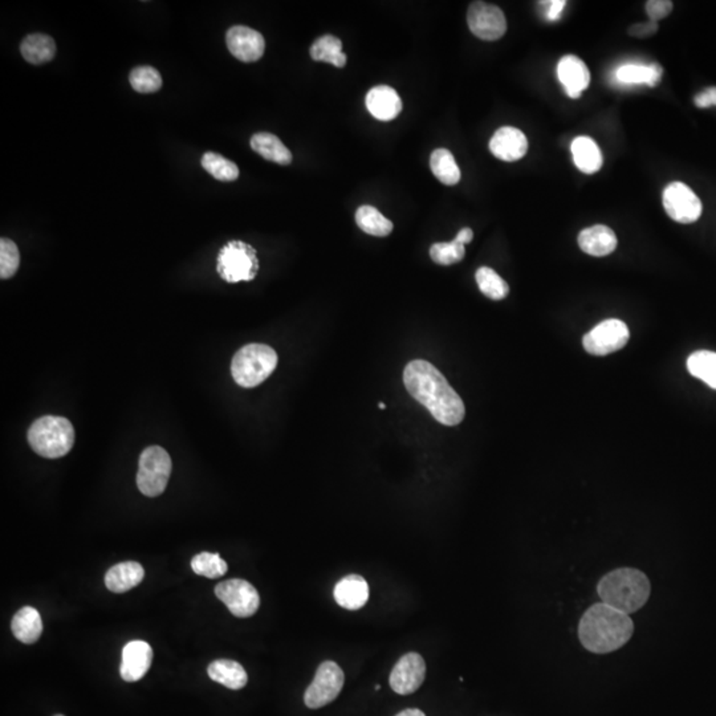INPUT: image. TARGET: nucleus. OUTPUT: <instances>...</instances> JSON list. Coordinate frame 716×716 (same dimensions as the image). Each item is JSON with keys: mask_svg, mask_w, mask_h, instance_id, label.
<instances>
[{"mask_svg": "<svg viewBox=\"0 0 716 716\" xmlns=\"http://www.w3.org/2000/svg\"><path fill=\"white\" fill-rule=\"evenodd\" d=\"M216 271L227 283L254 280L259 271L256 251L244 241H229L219 252Z\"/></svg>", "mask_w": 716, "mask_h": 716, "instance_id": "nucleus-6", "label": "nucleus"}, {"mask_svg": "<svg viewBox=\"0 0 716 716\" xmlns=\"http://www.w3.org/2000/svg\"><path fill=\"white\" fill-rule=\"evenodd\" d=\"M226 43L232 55L244 63H254L264 55V37L249 27H232L227 31Z\"/></svg>", "mask_w": 716, "mask_h": 716, "instance_id": "nucleus-14", "label": "nucleus"}, {"mask_svg": "<svg viewBox=\"0 0 716 716\" xmlns=\"http://www.w3.org/2000/svg\"><path fill=\"white\" fill-rule=\"evenodd\" d=\"M430 168L437 179L446 186H454L460 181V166L450 150H434L430 157Z\"/></svg>", "mask_w": 716, "mask_h": 716, "instance_id": "nucleus-29", "label": "nucleus"}, {"mask_svg": "<svg viewBox=\"0 0 716 716\" xmlns=\"http://www.w3.org/2000/svg\"><path fill=\"white\" fill-rule=\"evenodd\" d=\"M396 716H426L425 712H421L418 709H407L404 710V712H399L398 715Z\"/></svg>", "mask_w": 716, "mask_h": 716, "instance_id": "nucleus-43", "label": "nucleus"}, {"mask_svg": "<svg viewBox=\"0 0 716 716\" xmlns=\"http://www.w3.org/2000/svg\"><path fill=\"white\" fill-rule=\"evenodd\" d=\"M208 673L214 682L221 683L230 690H240L248 682V675L244 667L232 659L214 661L209 666Z\"/></svg>", "mask_w": 716, "mask_h": 716, "instance_id": "nucleus-25", "label": "nucleus"}, {"mask_svg": "<svg viewBox=\"0 0 716 716\" xmlns=\"http://www.w3.org/2000/svg\"><path fill=\"white\" fill-rule=\"evenodd\" d=\"M27 438L37 455L56 460L71 452L75 444V429L67 418L47 415L32 423Z\"/></svg>", "mask_w": 716, "mask_h": 716, "instance_id": "nucleus-4", "label": "nucleus"}, {"mask_svg": "<svg viewBox=\"0 0 716 716\" xmlns=\"http://www.w3.org/2000/svg\"><path fill=\"white\" fill-rule=\"evenodd\" d=\"M385 407H386V405H385V404H383V402H381V404H380V409H382V410H383V409H385Z\"/></svg>", "mask_w": 716, "mask_h": 716, "instance_id": "nucleus-44", "label": "nucleus"}, {"mask_svg": "<svg viewBox=\"0 0 716 716\" xmlns=\"http://www.w3.org/2000/svg\"><path fill=\"white\" fill-rule=\"evenodd\" d=\"M173 463L170 455L161 446H150L139 457L137 485L149 498L160 496L166 490L170 479Z\"/></svg>", "mask_w": 716, "mask_h": 716, "instance_id": "nucleus-7", "label": "nucleus"}, {"mask_svg": "<svg viewBox=\"0 0 716 716\" xmlns=\"http://www.w3.org/2000/svg\"><path fill=\"white\" fill-rule=\"evenodd\" d=\"M490 150L499 160L515 162L527 154L528 139L519 129L503 126L491 138Z\"/></svg>", "mask_w": 716, "mask_h": 716, "instance_id": "nucleus-16", "label": "nucleus"}, {"mask_svg": "<svg viewBox=\"0 0 716 716\" xmlns=\"http://www.w3.org/2000/svg\"><path fill=\"white\" fill-rule=\"evenodd\" d=\"M129 82L136 92L154 93L162 87V77L153 67H137L129 75Z\"/></svg>", "mask_w": 716, "mask_h": 716, "instance_id": "nucleus-35", "label": "nucleus"}, {"mask_svg": "<svg viewBox=\"0 0 716 716\" xmlns=\"http://www.w3.org/2000/svg\"><path fill=\"white\" fill-rule=\"evenodd\" d=\"M633 632L634 625L629 614L603 602L591 606L578 626V635L584 648L596 654L618 650L632 638Z\"/></svg>", "mask_w": 716, "mask_h": 716, "instance_id": "nucleus-2", "label": "nucleus"}, {"mask_svg": "<svg viewBox=\"0 0 716 716\" xmlns=\"http://www.w3.org/2000/svg\"><path fill=\"white\" fill-rule=\"evenodd\" d=\"M688 370L694 377L704 381L716 390V353L712 350H698L688 359Z\"/></svg>", "mask_w": 716, "mask_h": 716, "instance_id": "nucleus-31", "label": "nucleus"}, {"mask_svg": "<svg viewBox=\"0 0 716 716\" xmlns=\"http://www.w3.org/2000/svg\"><path fill=\"white\" fill-rule=\"evenodd\" d=\"M578 246L592 256H606L617 248V237L606 226H594L583 230L578 235Z\"/></svg>", "mask_w": 716, "mask_h": 716, "instance_id": "nucleus-21", "label": "nucleus"}, {"mask_svg": "<svg viewBox=\"0 0 716 716\" xmlns=\"http://www.w3.org/2000/svg\"><path fill=\"white\" fill-rule=\"evenodd\" d=\"M13 635L20 642L31 645L39 640L43 632L42 617L39 611L32 606H24L13 616L11 624Z\"/></svg>", "mask_w": 716, "mask_h": 716, "instance_id": "nucleus-24", "label": "nucleus"}, {"mask_svg": "<svg viewBox=\"0 0 716 716\" xmlns=\"http://www.w3.org/2000/svg\"><path fill=\"white\" fill-rule=\"evenodd\" d=\"M203 169L218 181L232 182L238 179L239 169L232 161L222 157L216 153H205L202 157Z\"/></svg>", "mask_w": 716, "mask_h": 716, "instance_id": "nucleus-33", "label": "nucleus"}, {"mask_svg": "<svg viewBox=\"0 0 716 716\" xmlns=\"http://www.w3.org/2000/svg\"><path fill=\"white\" fill-rule=\"evenodd\" d=\"M216 594L239 618L254 616L260 606L259 594L255 586L240 578L219 583L216 586Z\"/></svg>", "mask_w": 716, "mask_h": 716, "instance_id": "nucleus-11", "label": "nucleus"}, {"mask_svg": "<svg viewBox=\"0 0 716 716\" xmlns=\"http://www.w3.org/2000/svg\"><path fill=\"white\" fill-rule=\"evenodd\" d=\"M557 75L570 98H578L591 84L588 67L578 56H565L559 61Z\"/></svg>", "mask_w": 716, "mask_h": 716, "instance_id": "nucleus-17", "label": "nucleus"}, {"mask_svg": "<svg viewBox=\"0 0 716 716\" xmlns=\"http://www.w3.org/2000/svg\"><path fill=\"white\" fill-rule=\"evenodd\" d=\"M659 27L658 23H654V21L648 20L643 21V23L633 24L630 27L629 31L627 34L630 35L632 37H638V39H646V37L653 36L658 32Z\"/></svg>", "mask_w": 716, "mask_h": 716, "instance_id": "nucleus-39", "label": "nucleus"}, {"mask_svg": "<svg viewBox=\"0 0 716 716\" xmlns=\"http://www.w3.org/2000/svg\"><path fill=\"white\" fill-rule=\"evenodd\" d=\"M664 208L673 221L683 224L698 221L704 209L698 195L682 182L670 184L664 190Z\"/></svg>", "mask_w": 716, "mask_h": 716, "instance_id": "nucleus-10", "label": "nucleus"}, {"mask_svg": "<svg viewBox=\"0 0 716 716\" xmlns=\"http://www.w3.org/2000/svg\"><path fill=\"white\" fill-rule=\"evenodd\" d=\"M540 5L543 8L547 20L557 21L562 18L563 11H564L567 2L565 0H551V2H541Z\"/></svg>", "mask_w": 716, "mask_h": 716, "instance_id": "nucleus-40", "label": "nucleus"}, {"mask_svg": "<svg viewBox=\"0 0 716 716\" xmlns=\"http://www.w3.org/2000/svg\"><path fill=\"white\" fill-rule=\"evenodd\" d=\"M476 279L480 291L488 299L499 302V300L506 299L508 296V284L492 268L480 267L476 271Z\"/></svg>", "mask_w": 716, "mask_h": 716, "instance_id": "nucleus-32", "label": "nucleus"}, {"mask_svg": "<svg viewBox=\"0 0 716 716\" xmlns=\"http://www.w3.org/2000/svg\"><path fill=\"white\" fill-rule=\"evenodd\" d=\"M356 224L362 232L373 237H388L393 232V224L373 206H361L358 209Z\"/></svg>", "mask_w": 716, "mask_h": 716, "instance_id": "nucleus-30", "label": "nucleus"}, {"mask_svg": "<svg viewBox=\"0 0 716 716\" xmlns=\"http://www.w3.org/2000/svg\"><path fill=\"white\" fill-rule=\"evenodd\" d=\"M153 650L144 641H131L122 650L120 674L126 682H137L152 666Z\"/></svg>", "mask_w": 716, "mask_h": 716, "instance_id": "nucleus-15", "label": "nucleus"}, {"mask_svg": "<svg viewBox=\"0 0 716 716\" xmlns=\"http://www.w3.org/2000/svg\"><path fill=\"white\" fill-rule=\"evenodd\" d=\"M664 68L658 63L645 64L629 63L619 67L616 71V80L624 85L645 84L654 88L661 83Z\"/></svg>", "mask_w": 716, "mask_h": 716, "instance_id": "nucleus-22", "label": "nucleus"}, {"mask_svg": "<svg viewBox=\"0 0 716 716\" xmlns=\"http://www.w3.org/2000/svg\"><path fill=\"white\" fill-rule=\"evenodd\" d=\"M20 52L24 60L40 66L52 60L56 55V43L52 37L44 34H32L24 37L20 44Z\"/></svg>", "mask_w": 716, "mask_h": 716, "instance_id": "nucleus-26", "label": "nucleus"}, {"mask_svg": "<svg viewBox=\"0 0 716 716\" xmlns=\"http://www.w3.org/2000/svg\"><path fill=\"white\" fill-rule=\"evenodd\" d=\"M311 58L315 61H324L332 64L337 68H342L347 64V55L342 52V40L332 35L319 37L311 47Z\"/></svg>", "mask_w": 716, "mask_h": 716, "instance_id": "nucleus-28", "label": "nucleus"}, {"mask_svg": "<svg viewBox=\"0 0 716 716\" xmlns=\"http://www.w3.org/2000/svg\"><path fill=\"white\" fill-rule=\"evenodd\" d=\"M471 32L485 42H495L507 32L506 15L498 5L484 2L471 3L468 12Z\"/></svg>", "mask_w": 716, "mask_h": 716, "instance_id": "nucleus-12", "label": "nucleus"}, {"mask_svg": "<svg viewBox=\"0 0 716 716\" xmlns=\"http://www.w3.org/2000/svg\"><path fill=\"white\" fill-rule=\"evenodd\" d=\"M366 108L374 119L391 121L397 119L402 111V101L398 93L388 85L372 88L366 95Z\"/></svg>", "mask_w": 716, "mask_h": 716, "instance_id": "nucleus-18", "label": "nucleus"}, {"mask_svg": "<svg viewBox=\"0 0 716 716\" xmlns=\"http://www.w3.org/2000/svg\"><path fill=\"white\" fill-rule=\"evenodd\" d=\"M645 8L649 20L658 23L659 20L670 15L673 11V2H670V0H649Z\"/></svg>", "mask_w": 716, "mask_h": 716, "instance_id": "nucleus-38", "label": "nucleus"}, {"mask_svg": "<svg viewBox=\"0 0 716 716\" xmlns=\"http://www.w3.org/2000/svg\"><path fill=\"white\" fill-rule=\"evenodd\" d=\"M694 103L698 108L706 109L716 106V87L707 88L694 98Z\"/></svg>", "mask_w": 716, "mask_h": 716, "instance_id": "nucleus-41", "label": "nucleus"}, {"mask_svg": "<svg viewBox=\"0 0 716 716\" xmlns=\"http://www.w3.org/2000/svg\"><path fill=\"white\" fill-rule=\"evenodd\" d=\"M404 383L413 398L422 404L442 425L457 426L466 409L460 394L430 362L414 359L405 367Z\"/></svg>", "mask_w": 716, "mask_h": 716, "instance_id": "nucleus-1", "label": "nucleus"}, {"mask_svg": "<svg viewBox=\"0 0 716 716\" xmlns=\"http://www.w3.org/2000/svg\"><path fill=\"white\" fill-rule=\"evenodd\" d=\"M276 365L278 355L272 348L263 344L246 345L232 358V378L241 388H255L272 374Z\"/></svg>", "mask_w": 716, "mask_h": 716, "instance_id": "nucleus-5", "label": "nucleus"}, {"mask_svg": "<svg viewBox=\"0 0 716 716\" xmlns=\"http://www.w3.org/2000/svg\"><path fill=\"white\" fill-rule=\"evenodd\" d=\"M20 264L18 246L10 239L0 240V278L10 279L15 275Z\"/></svg>", "mask_w": 716, "mask_h": 716, "instance_id": "nucleus-37", "label": "nucleus"}, {"mask_svg": "<svg viewBox=\"0 0 716 716\" xmlns=\"http://www.w3.org/2000/svg\"><path fill=\"white\" fill-rule=\"evenodd\" d=\"M192 568L194 573L208 578H219L226 575L229 565L218 554L202 552L193 557Z\"/></svg>", "mask_w": 716, "mask_h": 716, "instance_id": "nucleus-34", "label": "nucleus"}, {"mask_svg": "<svg viewBox=\"0 0 716 716\" xmlns=\"http://www.w3.org/2000/svg\"><path fill=\"white\" fill-rule=\"evenodd\" d=\"M570 152H572L575 165L583 173L594 174L602 168V153L591 137H576L570 145Z\"/></svg>", "mask_w": 716, "mask_h": 716, "instance_id": "nucleus-23", "label": "nucleus"}, {"mask_svg": "<svg viewBox=\"0 0 716 716\" xmlns=\"http://www.w3.org/2000/svg\"><path fill=\"white\" fill-rule=\"evenodd\" d=\"M465 255V246L455 240L449 241V243H436L430 248L431 259L439 265H452L460 263Z\"/></svg>", "mask_w": 716, "mask_h": 716, "instance_id": "nucleus-36", "label": "nucleus"}, {"mask_svg": "<svg viewBox=\"0 0 716 716\" xmlns=\"http://www.w3.org/2000/svg\"><path fill=\"white\" fill-rule=\"evenodd\" d=\"M251 147L257 154L278 165L287 166L292 162L291 152L275 134H254L251 138Z\"/></svg>", "mask_w": 716, "mask_h": 716, "instance_id": "nucleus-27", "label": "nucleus"}, {"mask_svg": "<svg viewBox=\"0 0 716 716\" xmlns=\"http://www.w3.org/2000/svg\"><path fill=\"white\" fill-rule=\"evenodd\" d=\"M56 716H64V715H56Z\"/></svg>", "mask_w": 716, "mask_h": 716, "instance_id": "nucleus-46", "label": "nucleus"}, {"mask_svg": "<svg viewBox=\"0 0 716 716\" xmlns=\"http://www.w3.org/2000/svg\"><path fill=\"white\" fill-rule=\"evenodd\" d=\"M629 337V328L624 321L609 319L586 334L583 344L589 355L608 356L622 350Z\"/></svg>", "mask_w": 716, "mask_h": 716, "instance_id": "nucleus-9", "label": "nucleus"}, {"mask_svg": "<svg viewBox=\"0 0 716 716\" xmlns=\"http://www.w3.org/2000/svg\"><path fill=\"white\" fill-rule=\"evenodd\" d=\"M345 675L336 662L326 661L319 666L315 678L305 691L304 702L310 709H321L332 704L344 688Z\"/></svg>", "mask_w": 716, "mask_h": 716, "instance_id": "nucleus-8", "label": "nucleus"}, {"mask_svg": "<svg viewBox=\"0 0 716 716\" xmlns=\"http://www.w3.org/2000/svg\"><path fill=\"white\" fill-rule=\"evenodd\" d=\"M650 581L633 568L613 570L601 578L597 592L603 603L625 614L640 610L650 597Z\"/></svg>", "mask_w": 716, "mask_h": 716, "instance_id": "nucleus-3", "label": "nucleus"}, {"mask_svg": "<svg viewBox=\"0 0 716 716\" xmlns=\"http://www.w3.org/2000/svg\"><path fill=\"white\" fill-rule=\"evenodd\" d=\"M473 238H474L473 230L468 229V227H466V229H462L460 230V232H458V235L457 237H455L454 240L457 241V243L463 244V246H466V244L471 243Z\"/></svg>", "mask_w": 716, "mask_h": 716, "instance_id": "nucleus-42", "label": "nucleus"}, {"mask_svg": "<svg viewBox=\"0 0 716 716\" xmlns=\"http://www.w3.org/2000/svg\"><path fill=\"white\" fill-rule=\"evenodd\" d=\"M426 677V664L418 653L405 654L390 674V686L399 696L415 693Z\"/></svg>", "mask_w": 716, "mask_h": 716, "instance_id": "nucleus-13", "label": "nucleus"}, {"mask_svg": "<svg viewBox=\"0 0 716 716\" xmlns=\"http://www.w3.org/2000/svg\"><path fill=\"white\" fill-rule=\"evenodd\" d=\"M375 688V690H377V691H378V690H381V686H380V685H375V688Z\"/></svg>", "mask_w": 716, "mask_h": 716, "instance_id": "nucleus-45", "label": "nucleus"}, {"mask_svg": "<svg viewBox=\"0 0 716 716\" xmlns=\"http://www.w3.org/2000/svg\"><path fill=\"white\" fill-rule=\"evenodd\" d=\"M145 570L137 562H125L114 565L106 575V586L114 594H125L142 583Z\"/></svg>", "mask_w": 716, "mask_h": 716, "instance_id": "nucleus-20", "label": "nucleus"}, {"mask_svg": "<svg viewBox=\"0 0 716 716\" xmlns=\"http://www.w3.org/2000/svg\"><path fill=\"white\" fill-rule=\"evenodd\" d=\"M334 600L347 610H358L369 600V586L359 575H350L342 578L334 586Z\"/></svg>", "mask_w": 716, "mask_h": 716, "instance_id": "nucleus-19", "label": "nucleus"}]
</instances>
